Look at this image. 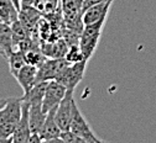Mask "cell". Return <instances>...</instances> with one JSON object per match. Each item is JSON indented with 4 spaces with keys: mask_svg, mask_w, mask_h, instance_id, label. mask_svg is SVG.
<instances>
[{
    "mask_svg": "<svg viewBox=\"0 0 156 143\" xmlns=\"http://www.w3.org/2000/svg\"><path fill=\"white\" fill-rule=\"evenodd\" d=\"M23 97L6 99L0 110V142H12V134L21 118Z\"/></svg>",
    "mask_w": 156,
    "mask_h": 143,
    "instance_id": "1",
    "label": "cell"
},
{
    "mask_svg": "<svg viewBox=\"0 0 156 143\" xmlns=\"http://www.w3.org/2000/svg\"><path fill=\"white\" fill-rule=\"evenodd\" d=\"M104 24L105 20H102V21L92 25H84L80 36V47L83 52L86 60H89L92 58L97 47H98V42L102 36Z\"/></svg>",
    "mask_w": 156,
    "mask_h": 143,
    "instance_id": "2",
    "label": "cell"
},
{
    "mask_svg": "<svg viewBox=\"0 0 156 143\" xmlns=\"http://www.w3.org/2000/svg\"><path fill=\"white\" fill-rule=\"evenodd\" d=\"M69 130L73 133H76L80 137H82L84 139V143H101L102 142V139L99 137H97L95 133L92 131L89 124L87 122V120L84 118V116L81 112L80 107L77 106L76 101L73 104V117H72V122H71Z\"/></svg>",
    "mask_w": 156,
    "mask_h": 143,
    "instance_id": "3",
    "label": "cell"
},
{
    "mask_svg": "<svg viewBox=\"0 0 156 143\" xmlns=\"http://www.w3.org/2000/svg\"><path fill=\"white\" fill-rule=\"evenodd\" d=\"M87 63H88V60H82V62H78L74 64H68L55 80L63 84L67 89L74 90L76 87L80 84L82 79L84 78Z\"/></svg>",
    "mask_w": 156,
    "mask_h": 143,
    "instance_id": "4",
    "label": "cell"
},
{
    "mask_svg": "<svg viewBox=\"0 0 156 143\" xmlns=\"http://www.w3.org/2000/svg\"><path fill=\"white\" fill-rule=\"evenodd\" d=\"M74 90L67 89L65 97L56 109V121L61 131H67L71 127L73 117V104H74Z\"/></svg>",
    "mask_w": 156,
    "mask_h": 143,
    "instance_id": "5",
    "label": "cell"
},
{
    "mask_svg": "<svg viewBox=\"0 0 156 143\" xmlns=\"http://www.w3.org/2000/svg\"><path fill=\"white\" fill-rule=\"evenodd\" d=\"M69 63L65 58H46L45 62L37 68L36 81H50L55 80L60 73Z\"/></svg>",
    "mask_w": 156,
    "mask_h": 143,
    "instance_id": "6",
    "label": "cell"
},
{
    "mask_svg": "<svg viewBox=\"0 0 156 143\" xmlns=\"http://www.w3.org/2000/svg\"><path fill=\"white\" fill-rule=\"evenodd\" d=\"M66 91H67V88L63 84L58 83L57 80H50L47 83L44 101H42L44 112L47 114L51 109L57 107L58 104H60L62 101V99L65 97Z\"/></svg>",
    "mask_w": 156,
    "mask_h": 143,
    "instance_id": "7",
    "label": "cell"
},
{
    "mask_svg": "<svg viewBox=\"0 0 156 143\" xmlns=\"http://www.w3.org/2000/svg\"><path fill=\"white\" fill-rule=\"evenodd\" d=\"M29 109H30L29 103L23 99L21 118H20V121H19V124L15 128V132L12 134V143H29V139H30V136H31Z\"/></svg>",
    "mask_w": 156,
    "mask_h": 143,
    "instance_id": "8",
    "label": "cell"
},
{
    "mask_svg": "<svg viewBox=\"0 0 156 143\" xmlns=\"http://www.w3.org/2000/svg\"><path fill=\"white\" fill-rule=\"evenodd\" d=\"M56 109L57 107H53L47 112L46 120L40 132L42 142H62L60 139V134L62 131L56 121Z\"/></svg>",
    "mask_w": 156,
    "mask_h": 143,
    "instance_id": "9",
    "label": "cell"
},
{
    "mask_svg": "<svg viewBox=\"0 0 156 143\" xmlns=\"http://www.w3.org/2000/svg\"><path fill=\"white\" fill-rule=\"evenodd\" d=\"M112 4H113V0H108V2L93 5V6L88 8L87 10H84L82 14L83 24L84 25H92V24H97V22L102 21V20H105Z\"/></svg>",
    "mask_w": 156,
    "mask_h": 143,
    "instance_id": "10",
    "label": "cell"
},
{
    "mask_svg": "<svg viewBox=\"0 0 156 143\" xmlns=\"http://www.w3.org/2000/svg\"><path fill=\"white\" fill-rule=\"evenodd\" d=\"M36 77H37V67L31 66V64H25L20 69V72L17 73L15 79L17 80V83L23 88L24 94L29 93L34 88V85L37 83Z\"/></svg>",
    "mask_w": 156,
    "mask_h": 143,
    "instance_id": "11",
    "label": "cell"
},
{
    "mask_svg": "<svg viewBox=\"0 0 156 143\" xmlns=\"http://www.w3.org/2000/svg\"><path fill=\"white\" fill-rule=\"evenodd\" d=\"M26 101V100H25ZM29 116H30V128L31 133H38L40 134L41 128L44 126V122L46 120L47 114L44 112L42 103L40 104H29Z\"/></svg>",
    "mask_w": 156,
    "mask_h": 143,
    "instance_id": "12",
    "label": "cell"
},
{
    "mask_svg": "<svg viewBox=\"0 0 156 143\" xmlns=\"http://www.w3.org/2000/svg\"><path fill=\"white\" fill-rule=\"evenodd\" d=\"M0 49L4 52L5 57H8L15 49L11 26L4 21H0Z\"/></svg>",
    "mask_w": 156,
    "mask_h": 143,
    "instance_id": "13",
    "label": "cell"
},
{
    "mask_svg": "<svg viewBox=\"0 0 156 143\" xmlns=\"http://www.w3.org/2000/svg\"><path fill=\"white\" fill-rule=\"evenodd\" d=\"M16 20H19V10L12 0H0V21L11 25Z\"/></svg>",
    "mask_w": 156,
    "mask_h": 143,
    "instance_id": "14",
    "label": "cell"
},
{
    "mask_svg": "<svg viewBox=\"0 0 156 143\" xmlns=\"http://www.w3.org/2000/svg\"><path fill=\"white\" fill-rule=\"evenodd\" d=\"M47 83L48 81H38V83H36L29 93L23 95V99L26 100L29 104H40V103H42Z\"/></svg>",
    "mask_w": 156,
    "mask_h": 143,
    "instance_id": "15",
    "label": "cell"
},
{
    "mask_svg": "<svg viewBox=\"0 0 156 143\" xmlns=\"http://www.w3.org/2000/svg\"><path fill=\"white\" fill-rule=\"evenodd\" d=\"M6 58H8V62H9L10 73L15 78L17 75V73L20 72V69L26 64L25 56L20 49H14Z\"/></svg>",
    "mask_w": 156,
    "mask_h": 143,
    "instance_id": "16",
    "label": "cell"
},
{
    "mask_svg": "<svg viewBox=\"0 0 156 143\" xmlns=\"http://www.w3.org/2000/svg\"><path fill=\"white\" fill-rule=\"evenodd\" d=\"M25 56V60H26V64H31V66H35V67H40L45 60H46V56L44 54L41 47L40 48H34V49H30L27 52L24 53Z\"/></svg>",
    "mask_w": 156,
    "mask_h": 143,
    "instance_id": "17",
    "label": "cell"
},
{
    "mask_svg": "<svg viewBox=\"0 0 156 143\" xmlns=\"http://www.w3.org/2000/svg\"><path fill=\"white\" fill-rule=\"evenodd\" d=\"M65 59L69 64H74L78 62H82V60H86L83 52L80 47V43H76V45H71L67 49V53L65 56Z\"/></svg>",
    "mask_w": 156,
    "mask_h": 143,
    "instance_id": "18",
    "label": "cell"
},
{
    "mask_svg": "<svg viewBox=\"0 0 156 143\" xmlns=\"http://www.w3.org/2000/svg\"><path fill=\"white\" fill-rule=\"evenodd\" d=\"M60 139L65 143H76V142H83L84 143V139L82 137H80L78 134L73 133L71 130H67V131H62L61 134H60Z\"/></svg>",
    "mask_w": 156,
    "mask_h": 143,
    "instance_id": "19",
    "label": "cell"
},
{
    "mask_svg": "<svg viewBox=\"0 0 156 143\" xmlns=\"http://www.w3.org/2000/svg\"><path fill=\"white\" fill-rule=\"evenodd\" d=\"M104 2H108V0H84L83 3V6H82V14L84 10H87L88 8L93 6V5H97V4H101V3H104Z\"/></svg>",
    "mask_w": 156,
    "mask_h": 143,
    "instance_id": "20",
    "label": "cell"
},
{
    "mask_svg": "<svg viewBox=\"0 0 156 143\" xmlns=\"http://www.w3.org/2000/svg\"><path fill=\"white\" fill-rule=\"evenodd\" d=\"M5 103H6V99H0V110H2V107L5 105Z\"/></svg>",
    "mask_w": 156,
    "mask_h": 143,
    "instance_id": "21",
    "label": "cell"
},
{
    "mask_svg": "<svg viewBox=\"0 0 156 143\" xmlns=\"http://www.w3.org/2000/svg\"><path fill=\"white\" fill-rule=\"evenodd\" d=\"M0 56H3V57H5V54H4V52H3L2 49H0Z\"/></svg>",
    "mask_w": 156,
    "mask_h": 143,
    "instance_id": "22",
    "label": "cell"
}]
</instances>
